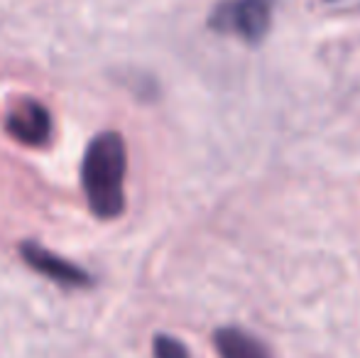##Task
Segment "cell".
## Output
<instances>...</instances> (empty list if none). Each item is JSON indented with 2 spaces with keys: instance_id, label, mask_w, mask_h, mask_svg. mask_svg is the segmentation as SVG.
I'll return each mask as SVG.
<instances>
[{
  "instance_id": "cell-3",
  "label": "cell",
  "mask_w": 360,
  "mask_h": 358,
  "mask_svg": "<svg viewBox=\"0 0 360 358\" xmlns=\"http://www.w3.org/2000/svg\"><path fill=\"white\" fill-rule=\"evenodd\" d=\"M5 133L27 148H44L52 138V115L34 98H20L10 106L3 120Z\"/></svg>"
},
{
  "instance_id": "cell-4",
  "label": "cell",
  "mask_w": 360,
  "mask_h": 358,
  "mask_svg": "<svg viewBox=\"0 0 360 358\" xmlns=\"http://www.w3.org/2000/svg\"><path fill=\"white\" fill-rule=\"evenodd\" d=\"M20 255H22V260L34 272L49 277V280L59 282V285H64V287H91L94 285V277H91L84 268L69 263L67 258L52 253V250L42 248V245L34 243V241L20 243Z\"/></svg>"
},
{
  "instance_id": "cell-1",
  "label": "cell",
  "mask_w": 360,
  "mask_h": 358,
  "mask_svg": "<svg viewBox=\"0 0 360 358\" xmlns=\"http://www.w3.org/2000/svg\"><path fill=\"white\" fill-rule=\"evenodd\" d=\"M125 172L128 150L115 130H103L86 145L81 160V186L96 219L110 221L125 211Z\"/></svg>"
},
{
  "instance_id": "cell-5",
  "label": "cell",
  "mask_w": 360,
  "mask_h": 358,
  "mask_svg": "<svg viewBox=\"0 0 360 358\" xmlns=\"http://www.w3.org/2000/svg\"><path fill=\"white\" fill-rule=\"evenodd\" d=\"M218 358H272L257 336L238 326H223L214 334Z\"/></svg>"
},
{
  "instance_id": "cell-6",
  "label": "cell",
  "mask_w": 360,
  "mask_h": 358,
  "mask_svg": "<svg viewBox=\"0 0 360 358\" xmlns=\"http://www.w3.org/2000/svg\"><path fill=\"white\" fill-rule=\"evenodd\" d=\"M152 354L155 358H191L189 349L181 344L179 339L169 334H157L155 341H152Z\"/></svg>"
},
{
  "instance_id": "cell-2",
  "label": "cell",
  "mask_w": 360,
  "mask_h": 358,
  "mask_svg": "<svg viewBox=\"0 0 360 358\" xmlns=\"http://www.w3.org/2000/svg\"><path fill=\"white\" fill-rule=\"evenodd\" d=\"M277 0H221L209 15V27L218 34H236L245 44L267 37L275 18Z\"/></svg>"
}]
</instances>
